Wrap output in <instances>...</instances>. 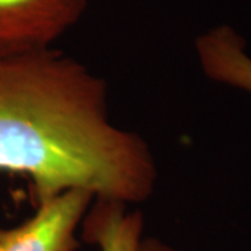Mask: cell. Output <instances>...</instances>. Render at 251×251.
<instances>
[{"mask_svg":"<svg viewBox=\"0 0 251 251\" xmlns=\"http://www.w3.org/2000/svg\"><path fill=\"white\" fill-rule=\"evenodd\" d=\"M0 172L36 205L72 188L137 204L158 180L145 140L112 123L105 80L54 48L0 50Z\"/></svg>","mask_w":251,"mask_h":251,"instance_id":"obj_1","label":"cell"},{"mask_svg":"<svg viewBox=\"0 0 251 251\" xmlns=\"http://www.w3.org/2000/svg\"><path fill=\"white\" fill-rule=\"evenodd\" d=\"M95 196L72 188L38 204L35 215L10 229L0 227V251H75V230Z\"/></svg>","mask_w":251,"mask_h":251,"instance_id":"obj_2","label":"cell"},{"mask_svg":"<svg viewBox=\"0 0 251 251\" xmlns=\"http://www.w3.org/2000/svg\"><path fill=\"white\" fill-rule=\"evenodd\" d=\"M88 0H0V50L52 48L74 27Z\"/></svg>","mask_w":251,"mask_h":251,"instance_id":"obj_3","label":"cell"},{"mask_svg":"<svg viewBox=\"0 0 251 251\" xmlns=\"http://www.w3.org/2000/svg\"><path fill=\"white\" fill-rule=\"evenodd\" d=\"M196 50L208 78L251 94V57L246 53V41L230 25L201 34Z\"/></svg>","mask_w":251,"mask_h":251,"instance_id":"obj_4","label":"cell"},{"mask_svg":"<svg viewBox=\"0 0 251 251\" xmlns=\"http://www.w3.org/2000/svg\"><path fill=\"white\" fill-rule=\"evenodd\" d=\"M125 202L95 198L82 221L84 240L99 251H137L143 233V215L127 212Z\"/></svg>","mask_w":251,"mask_h":251,"instance_id":"obj_5","label":"cell"},{"mask_svg":"<svg viewBox=\"0 0 251 251\" xmlns=\"http://www.w3.org/2000/svg\"><path fill=\"white\" fill-rule=\"evenodd\" d=\"M137 251H175L171 246L165 244L161 240L150 237V239H141V242L137 247Z\"/></svg>","mask_w":251,"mask_h":251,"instance_id":"obj_6","label":"cell"}]
</instances>
